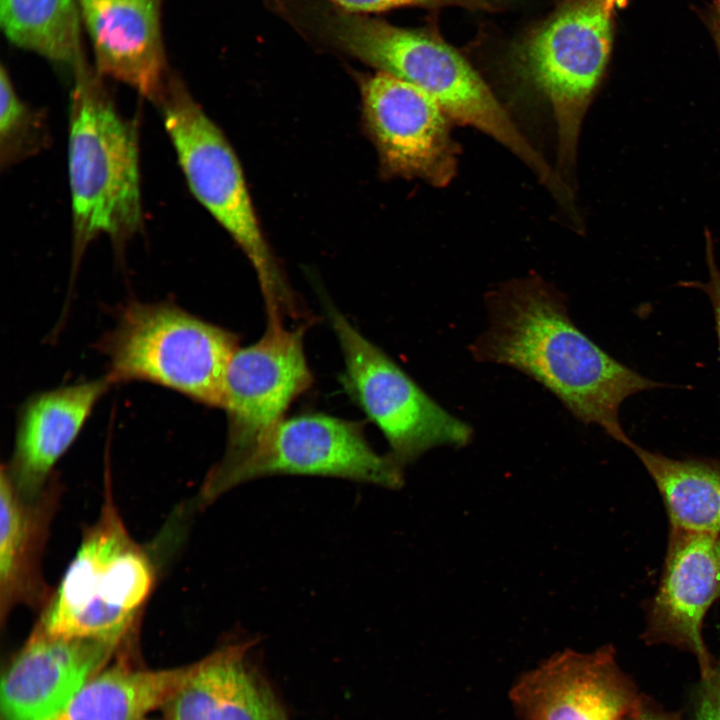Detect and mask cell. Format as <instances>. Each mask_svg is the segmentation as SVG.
I'll return each instance as SVG.
<instances>
[{
	"instance_id": "cell-8",
	"label": "cell",
	"mask_w": 720,
	"mask_h": 720,
	"mask_svg": "<svg viewBox=\"0 0 720 720\" xmlns=\"http://www.w3.org/2000/svg\"><path fill=\"white\" fill-rule=\"evenodd\" d=\"M284 474L337 477L389 489L404 481L403 467L369 445L361 424L302 414L280 420L236 462L215 465L200 491L201 504L247 481Z\"/></svg>"
},
{
	"instance_id": "cell-16",
	"label": "cell",
	"mask_w": 720,
	"mask_h": 720,
	"mask_svg": "<svg viewBox=\"0 0 720 720\" xmlns=\"http://www.w3.org/2000/svg\"><path fill=\"white\" fill-rule=\"evenodd\" d=\"M250 649L248 642L231 644L190 664L160 720H288Z\"/></svg>"
},
{
	"instance_id": "cell-14",
	"label": "cell",
	"mask_w": 720,
	"mask_h": 720,
	"mask_svg": "<svg viewBox=\"0 0 720 720\" xmlns=\"http://www.w3.org/2000/svg\"><path fill=\"white\" fill-rule=\"evenodd\" d=\"M118 647L50 635L34 628L3 673L1 720H47L93 676Z\"/></svg>"
},
{
	"instance_id": "cell-23",
	"label": "cell",
	"mask_w": 720,
	"mask_h": 720,
	"mask_svg": "<svg viewBox=\"0 0 720 720\" xmlns=\"http://www.w3.org/2000/svg\"><path fill=\"white\" fill-rule=\"evenodd\" d=\"M342 10L367 14L383 12L401 7L439 8L460 6L469 9L490 10L493 8L488 0H324Z\"/></svg>"
},
{
	"instance_id": "cell-11",
	"label": "cell",
	"mask_w": 720,
	"mask_h": 720,
	"mask_svg": "<svg viewBox=\"0 0 720 720\" xmlns=\"http://www.w3.org/2000/svg\"><path fill=\"white\" fill-rule=\"evenodd\" d=\"M361 95L367 127L389 174L436 187L452 181L459 150L450 119L432 96L380 71L362 79Z\"/></svg>"
},
{
	"instance_id": "cell-9",
	"label": "cell",
	"mask_w": 720,
	"mask_h": 720,
	"mask_svg": "<svg viewBox=\"0 0 720 720\" xmlns=\"http://www.w3.org/2000/svg\"><path fill=\"white\" fill-rule=\"evenodd\" d=\"M323 301L344 356V387L385 436L389 454L400 466L432 448H460L471 442L468 423L440 406L326 297Z\"/></svg>"
},
{
	"instance_id": "cell-25",
	"label": "cell",
	"mask_w": 720,
	"mask_h": 720,
	"mask_svg": "<svg viewBox=\"0 0 720 720\" xmlns=\"http://www.w3.org/2000/svg\"><path fill=\"white\" fill-rule=\"evenodd\" d=\"M706 260L709 269V279L707 283H694L701 288L710 299L716 323V332L718 337L719 353H720V269L718 268L715 257L713 242L709 232L706 233Z\"/></svg>"
},
{
	"instance_id": "cell-19",
	"label": "cell",
	"mask_w": 720,
	"mask_h": 720,
	"mask_svg": "<svg viewBox=\"0 0 720 720\" xmlns=\"http://www.w3.org/2000/svg\"><path fill=\"white\" fill-rule=\"evenodd\" d=\"M188 666L142 669L125 663L105 667L47 720H152L184 679Z\"/></svg>"
},
{
	"instance_id": "cell-15",
	"label": "cell",
	"mask_w": 720,
	"mask_h": 720,
	"mask_svg": "<svg viewBox=\"0 0 720 720\" xmlns=\"http://www.w3.org/2000/svg\"><path fill=\"white\" fill-rule=\"evenodd\" d=\"M163 0H77L95 70L135 89L154 104L169 72L161 30Z\"/></svg>"
},
{
	"instance_id": "cell-18",
	"label": "cell",
	"mask_w": 720,
	"mask_h": 720,
	"mask_svg": "<svg viewBox=\"0 0 720 720\" xmlns=\"http://www.w3.org/2000/svg\"><path fill=\"white\" fill-rule=\"evenodd\" d=\"M55 494L24 495L6 468L0 480V616L7 619L16 606H37L46 599L41 555L53 512Z\"/></svg>"
},
{
	"instance_id": "cell-24",
	"label": "cell",
	"mask_w": 720,
	"mask_h": 720,
	"mask_svg": "<svg viewBox=\"0 0 720 720\" xmlns=\"http://www.w3.org/2000/svg\"><path fill=\"white\" fill-rule=\"evenodd\" d=\"M695 720H720V666L714 667L709 676L702 679Z\"/></svg>"
},
{
	"instance_id": "cell-7",
	"label": "cell",
	"mask_w": 720,
	"mask_h": 720,
	"mask_svg": "<svg viewBox=\"0 0 720 720\" xmlns=\"http://www.w3.org/2000/svg\"><path fill=\"white\" fill-rule=\"evenodd\" d=\"M619 1L565 0L516 48L517 74L552 109L565 170L575 162L581 124L609 58Z\"/></svg>"
},
{
	"instance_id": "cell-4",
	"label": "cell",
	"mask_w": 720,
	"mask_h": 720,
	"mask_svg": "<svg viewBox=\"0 0 720 720\" xmlns=\"http://www.w3.org/2000/svg\"><path fill=\"white\" fill-rule=\"evenodd\" d=\"M156 105L192 194L252 264L268 318L303 316L263 235L241 165L221 129L174 74Z\"/></svg>"
},
{
	"instance_id": "cell-26",
	"label": "cell",
	"mask_w": 720,
	"mask_h": 720,
	"mask_svg": "<svg viewBox=\"0 0 720 720\" xmlns=\"http://www.w3.org/2000/svg\"><path fill=\"white\" fill-rule=\"evenodd\" d=\"M621 720H679V718L671 713L650 709L641 703Z\"/></svg>"
},
{
	"instance_id": "cell-28",
	"label": "cell",
	"mask_w": 720,
	"mask_h": 720,
	"mask_svg": "<svg viewBox=\"0 0 720 720\" xmlns=\"http://www.w3.org/2000/svg\"><path fill=\"white\" fill-rule=\"evenodd\" d=\"M718 2H719V5H720V0H718Z\"/></svg>"
},
{
	"instance_id": "cell-20",
	"label": "cell",
	"mask_w": 720,
	"mask_h": 720,
	"mask_svg": "<svg viewBox=\"0 0 720 720\" xmlns=\"http://www.w3.org/2000/svg\"><path fill=\"white\" fill-rule=\"evenodd\" d=\"M653 479L667 511L671 529L720 536V462L674 459L630 448Z\"/></svg>"
},
{
	"instance_id": "cell-27",
	"label": "cell",
	"mask_w": 720,
	"mask_h": 720,
	"mask_svg": "<svg viewBox=\"0 0 720 720\" xmlns=\"http://www.w3.org/2000/svg\"><path fill=\"white\" fill-rule=\"evenodd\" d=\"M714 33L720 53V5H718V9L714 17Z\"/></svg>"
},
{
	"instance_id": "cell-17",
	"label": "cell",
	"mask_w": 720,
	"mask_h": 720,
	"mask_svg": "<svg viewBox=\"0 0 720 720\" xmlns=\"http://www.w3.org/2000/svg\"><path fill=\"white\" fill-rule=\"evenodd\" d=\"M111 385L105 376L36 394L24 404L12 460L4 466L24 495L36 497L45 490L53 466Z\"/></svg>"
},
{
	"instance_id": "cell-22",
	"label": "cell",
	"mask_w": 720,
	"mask_h": 720,
	"mask_svg": "<svg viewBox=\"0 0 720 720\" xmlns=\"http://www.w3.org/2000/svg\"><path fill=\"white\" fill-rule=\"evenodd\" d=\"M48 142L42 114L17 94L5 66L0 73V162L5 168L39 152Z\"/></svg>"
},
{
	"instance_id": "cell-21",
	"label": "cell",
	"mask_w": 720,
	"mask_h": 720,
	"mask_svg": "<svg viewBox=\"0 0 720 720\" xmlns=\"http://www.w3.org/2000/svg\"><path fill=\"white\" fill-rule=\"evenodd\" d=\"M0 22L19 48L71 70L85 60L77 0H0Z\"/></svg>"
},
{
	"instance_id": "cell-13",
	"label": "cell",
	"mask_w": 720,
	"mask_h": 720,
	"mask_svg": "<svg viewBox=\"0 0 720 720\" xmlns=\"http://www.w3.org/2000/svg\"><path fill=\"white\" fill-rule=\"evenodd\" d=\"M719 597L720 536L671 529L661 580L647 606L644 640L690 651L706 678L714 666L702 625Z\"/></svg>"
},
{
	"instance_id": "cell-6",
	"label": "cell",
	"mask_w": 720,
	"mask_h": 720,
	"mask_svg": "<svg viewBox=\"0 0 720 720\" xmlns=\"http://www.w3.org/2000/svg\"><path fill=\"white\" fill-rule=\"evenodd\" d=\"M239 337L170 303L128 304L100 346L112 384L152 382L223 408Z\"/></svg>"
},
{
	"instance_id": "cell-5",
	"label": "cell",
	"mask_w": 720,
	"mask_h": 720,
	"mask_svg": "<svg viewBox=\"0 0 720 720\" xmlns=\"http://www.w3.org/2000/svg\"><path fill=\"white\" fill-rule=\"evenodd\" d=\"M109 493L36 627L53 636L119 647L152 590L155 574Z\"/></svg>"
},
{
	"instance_id": "cell-2",
	"label": "cell",
	"mask_w": 720,
	"mask_h": 720,
	"mask_svg": "<svg viewBox=\"0 0 720 720\" xmlns=\"http://www.w3.org/2000/svg\"><path fill=\"white\" fill-rule=\"evenodd\" d=\"M289 23L432 96L450 120L472 126L509 149L547 189L558 175L519 131L471 65L438 35L342 10L324 0H294Z\"/></svg>"
},
{
	"instance_id": "cell-10",
	"label": "cell",
	"mask_w": 720,
	"mask_h": 720,
	"mask_svg": "<svg viewBox=\"0 0 720 720\" xmlns=\"http://www.w3.org/2000/svg\"><path fill=\"white\" fill-rule=\"evenodd\" d=\"M304 329V325L287 329L283 321H268L260 340L234 353L223 405L228 420L227 444L216 466H228L244 456L311 386Z\"/></svg>"
},
{
	"instance_id": "cell-1",
	"label": "cell",
	"mask_w": 720,
	"mask_h": 720,
	"mask_svg": "<svg viewBox=\"0 0 720 720\" xmlns=\"http://www.w3.org/2000/svg\"><path fill=\"white\" fill-rule=\"evenodd\" d=\"M488 328L470 345L479 362L509 366L554 394L584 424L631 448L619 420L629 396L663 386L606 353L572 321L566 296L539 275L485 295Z\"/></svg>"
},
{
	"instance_id": "cell-3",
	"label": "cell",
	"mask_w": 720,
	"mask_h": 720,
	"mask_svg": "<svg viewBox=\"0 0 720 720\" xmlns=\"http://www.w3.org/2000/svg\"><path fill=\"white\" fill-rule=\"evenodd\" d=\"M68 177L74 272L88 245L106 235L115 246L142 225L136 128L117 110L86 59L73 70Z\"/></svg>"
},
{
	"instance_id": "cell-12",
	"label": "cell",
	"mask_w": 720,
	"mask_h": 720,
	"mask_svg": "<svg viewBox=\"0 0 720 720\" xmlns=\"http://www.w3.org/2000/svg\"><path fill=\"white\" fill-rule=\"evenodd\" d=\"M509 697L522 720H621L641 704L608 645L554 654L521 675Z\"/></svg>"
}]
</instances>
